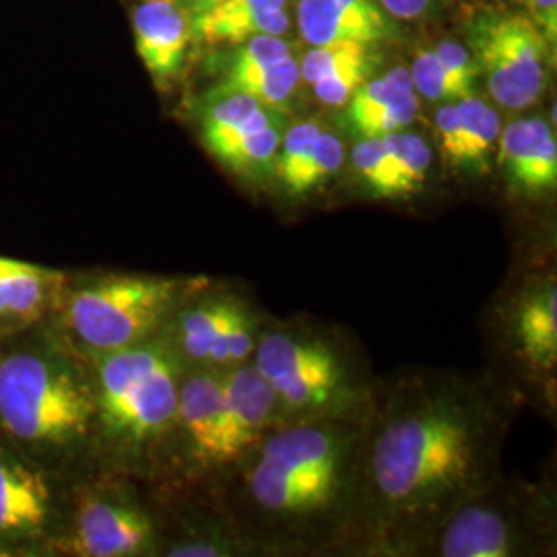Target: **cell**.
I'll list each match as a JSON object with an SVG mask.
<instances>
[{
	"mask_svg": "<svg viewBox=\"0 0 557 557\" xmlns=\"http://www.w3.org/2000/svg\"><path fill=\"white\" fill-rule=\"evenodd\" d=\"M485 418L450 388L400 403L384 419L370 457V481L384 512L418 522L457 506L483 467Z\"/></svg>",
	"mask_w": 557,
	"mask_h": 557,
	"instance_id": "cell-1",
	"label": "cell"
},
{
	"mask_svg": "<svg viewBox=\"0 0 557 557\" xmlns=\"http://www.w3.org/2000/svg\"><path fill=\"white\" fill-rule=\"evenodd\" d=\"M351 467V432L333 421L298 423L259 442L246 483L262 512L319 517L337 502Z\"/></svg>",
	"mask_w": 557,
	"mask_h": 557,
	"instance_id": "cell-2",
	"label": "cell"
},
{
	"mask_svg": "<svg viewBox=\"0 0 557 557\" xmlns=\"http://www.w3.org/2000/svg\"><path fill=\"white\" fill-rule=\"evenodd\" d=\"M178 361L163 343L143 341L103 351L98 363V407L112 438L143 444L176 421Z\"/></svg>",
	"mask_w": 557,
	"mask_h": 557,
	"instance_id": "cell-3",
	"label": "cell"
},
{
	"mask_svg": "<svg viewBox=\"0 0 557 557\" xmlns=\"http://www.w3.org/2000/svg\"><path fill=\"white\" fill-rule=\"evenodd\" d=\"M94 403L62 363L36 354L0 361V421L27 442L64 444L85 434Z\"/></svg>",
	"mask_w": 557,
	"mask_h": 557,
	"instance_id": "cell-4",
	"label": "cell"
},
{
	"mask_svg": "<svg viewBox=\"0 0 557 557\" xmlns=\"http://www.w3.org/2000/svg\"><path fill=\"white\" fill-rule=\"evenodd\" d=\"M193 283L184 278L112 275L81 287L69 304L77 337L98 351L143 343Z\"/></svg>",
	"mask_w": 557,
	"mask_h": 557,
	"instance_id": "cell-5",
	"label": "cell"
},
{
	"mask_svg": "<svg viewBox=\"0 0 557 557\" xmlns=\"http://www.w3.org/2000/svg\"><path fill=\"white\" fill-rule=\"evenodd\" d=\"M255 366L278 407L304 416H335L354 403L351 374L337 349L319 335L277 329L262 333Z\"/></svg>",
	"mask_w": 557,
	"mask_h": 557,
	"instance_id": "cell-6",
	"label": "cell"
},
{
	"mask_svg": "<svg viewBox=\"0 0 557 557\" xmlns=\"http://www.w3.org/2000/svg\"><path fill=\"white\" fill-rule=\"evenodd\" d=\"M473 48L494 100L522 110L547 85L549 40L527 15H490L475 25Z\"/></svg>",
	"mask_w": 557,
	"mask_h": 557,
	"instance_id": "cell-7",
	"label": "cell"
},
{
	"mask_svg": "<svg viewBox=\"0 0 557 557\" xmlns=\"http://www.w3.org/2000/svg\"><path fill=\"white\" fill-rule=\"evenodd\" d=\"M153 537L151 518L137 506L91 499L77 512L71 549L85 557L137 556L151 547Z\"/></svg>",
	"mask_w": 557,
	"mask_h": 557,
	"instance_id": "cell-8",
	"label": "cell"
},
{
	"mask_svg": "<svg viewBox=\"0 0 557 557\" xmlns=\"http://www.w3.org/2000/svg\"><path fill=\"white\" fill-rule=\"evenodd\" d=\"M180 421L193 457L202 465L221 467L230 462L227 455V405L223 376L205 372L180 386Z\"/></svg>",
	"mask_w": 557,
	"mask_h": 557,
	"instance_id": "cell-9",
	"label": "cell"
},
{
	"mask_svg": "<svg viewBox=\"0 0 557 557\" xmlns=\"http://www.w3.org/2000/svg\"><path fill=\"white\" fill-rule=\"evenodd\" d=\"M223 386L227 405V455L230 462H234L264 438L277 416L278 400L255 363L242 361L238 368L232 366L223 374Z\"/></svg>",
	"mask_w": 557,
	"mask_h": 557,
	"instance_id": "cell-10",
	"label": "cell"
},
{
	"mask_svg": "<svg viewBox=\"0 0 557 557\" xmlns=\"http://www.w3.org/2000/svg\"><path fill=\"white\" fill-rule=\"evenodd\" d=\"M499 163L518 193L541 195L557 184L556 135L541 119L518 120L499 137Z\"/></svg>",
	"mask_w": 557,
	"mask_h": 557,
	"instance_id": "cell-11",
	"label": "cell"
},
{
	"mask_svg": "<svg viewBox=\"0 0 557 557\" xmlns=\"http://www.w3.org/2000/svg\"><path fill=\"white\" fill-rule=\"evenodd\" d=\"M301 36L312 46L363 44L386 38L388 25L372 0H299Z\"/></svg>",
	"mask_w": 557,
	"mask_h": 557,
	"instance_id": "cell-12",
	"label": "cell"
},
{
	"mask_svg": "<svg viewBox=\"0 0 557 557\" xmlns=\"http://www.w3.org/2000/svg\"><path fill=\"white\" fill-rule=\"evenodd\" d=\"M517 351L539 372H554L557 363L556 278L537 281L517 299L510 320Z\"/></svg>",
	"mask_w": 557,
	"mask_h": 557,
	"instance_id": "cell-13",
	"label": "cell"
},
{
	"mask_svg": "<svg viewBox=\"0 0 557 557\" xmlns=\"http://www.w3.org/2000/svg\"><path fill=\"white\" fill-rule=\"evenodd\" d=\"M517 527L504 512L483 504H465L448 518L440 539V556L506 557L517 554Z\"/></svg>",
	"mask_w": 557,
	"mask_h": 557,
	"instance_id": "cell-14",
	"label": "cell"
},
{
	"mask_svg": "<svg viewBox=\"0 0 557 557\" xmlns=\"http://www.w3.org/2000/svg\"><path fill=\"white\" fill-rule=\"evenodd\" d=\"M137 50L156 77L178 73L188 46V27L172 0H151L135 11Z\"/></svg>",
	"mask_w": 557,
	"mask_h": 557,
	"instance_id": "cell-15",
	"label": "cell"
},
{
	"mask_svg": "<svg viewBox=\"0 0 557 557\" xmlns=\"http://www.w3.org/2000/svg\"><path fill=\"white\" fill-rule=\"evenodd\" d=\"M50 494L40 473L0 457V535L40 529L48 517Z\"/></svg>",
	"mask_w": 557,
	"mask_h": 557,
	"instance_id": "cell-16",
	"label": "cell"
},
{
	"mask_svg": "<svg viewBox=\"0 0 557 557\" xmlns=\"http://www.w3.org/2000/svg\"><path fill=\"white\" fill-rule=\"evenodd\" d=\"M416 94H403L386 79L363 83L351 96L347 120L363 139L403 131L418 114Z\"/></svg>",
	"mask_w": 557,
	"mask_h": 557,
	"instance_id": "cell-17",
	"label": "cell"
},
{
	"mask_svg": "<svg viewBox=\"0 0 557 557\" xmlns=\"http://www.w3.org/2000/svg\"><path fill=\"white\" fill-rule=\"evenodd\" d=\"M234 299H209L184 310L178 319V343L184 356L202 363L221 366L223 337L232 320L238 317Z\"/></svg>",
	"mask_w": 557,
	"mask_h": 557,
	"instance_id": "cell-18",
	"label": "cell"
},
{
	"mask_svg": "<svg viewBox=\"0 0 557 557\" xmlns=\"http://www.w3.org/2000/svg\"><path fill=\"white\" fill-rule=\"evenodd\" d=\"M0 281L9 317L36 320L48 298L59 289L62 275L29 262L0 257Z\"/></svg>",
	"mask_w": 557,
	"mask_h": 557,
	"instance_id": "cell-19",
	"label": "cell"
},
{
	"mask_svg": "<svg viewBox=\"0 0 557 557\" xmlns=\"http://www.w3.org/2000/svg\"><path fill=\"white\" fill-rule=\"evenodd\" d=\"M458 135L455 165L485 170L499 139V116L485 101L467 96L457 103Z\"/></svg>",
	"mask_w": 557,
	"mask_h": 557,
	"instance_id": "cell-20",
	"label": "cell"
},
{
	"mask_svg": "<svg viewBox=\"0 0 557 557\" xmlns=\"http://www.w3.org/2000/svg\"><path fill=\"white\" fill-rule=\"evenodd\" d=\"M289 27L283 9H248L238 13L205 11L197 20V34L211 44H239L255 36H281Z\"/></svg>",
	"mask_w": 557,
	"mask_h": 557,
	"instance_id": "cell-21",
	"label": "cell"
},
{
	"mask_svg": "<svg viewBox=\"0 0 557 557\" xmlns=\"http://www.w3.org/2000/svg\"><path fill=\"white\" fill-rule=\"evenodd\" d=\"M299 81V64L292 57L278 60L271 66L227 75L220 87L223 94H246L264 106H277L294 94Z\"/></svg>",
	"mask_w": 557,
	"mask_h": 557,
	"instance_id": "cell-22",
	"label": "cell"
},
{
	"mask_svg": "<svg viewBox=\"0 0 557 557\" xmlns=\"http://www.w3.org/2000/svg\"><path fill=\"white\" fill-rule=\"evenodd\" d=\"M354 168L361 182L368 186V190L380 199L407 197L398 178L395 161L386 151L382 137L363 139L359 143L354 149Z\"/></svg>",
	"mask_w": 557,
	"mask_h": 557,
	"instance_id": "cell-23",
	"label": "cell"
},
{
	"mask_svg": "<svg viewBox=\"0 0 557 557\" xmlns=\"http://www.w3.org/2000/svg\"><path fill=\"white\" fill-rule=\"evenodd\" d=\"M386 151L395 161L398 178L405 188V195H413L423 186L428 178V170L432 163V151L428 143L413 133H391L382 137Z\"/></svg>",
	"mask_w": 557,
	"mask_h": 557,
	"instance_id": "cell-24",
	"label": "cell"
},
{
	"mask_svg": "<svg viewBox=\"0 0 557 557\" xmlns=\"http://www.w3.org/2000/svg\"><path fill=\"white\" fill-rule=\"evenodd\" d=\"M343 163V145L335 135L320 133L308 158L301 163L296 178L289 184L292 195H306L326 178H331Z\"/></svg>",
	"mask_w": 557,
	"mask_h": 557,
	"instance_id": "cell-25",
	"label": "cell"
},
{
	"mask_svg": "<svg viewBox=\"0 0 557 557\" xmlns=\"http://www.w3.org/2000/svg\"><path fill=\"white\" fill-rule=\"evenodd\" d=\"M413 87L428 100H462L471 96V85L457 79L434 52H423L413 62Z\"/></svg>",
	"mask_w": 557,
	"mask_h": 557,
	"instance_id": "cell-26",
	"label": "cell"
},
{
	"mask_svg": "<svg viewBox=\"0 0 557 557\" xmlns=\"http://www.w3.org/2000/svg\"><path fill=\"white\" fill-rule=\"evenodd\" d=\"M368 46L363 44H331V46H314L312 52L306 54L301 62L299 75L308 83H317L335 75L343 69L356 66V64H368Z\"/></svg>",
	"mask_w": 557,
	"mask_h": 557,
	"instance_id": "cell-27",
	"label": "cell"
},
{
	"mask_svg": "<svg viewBox=\"0 0 557 557\" xmlns=\"http://www.w3.org/2000/svg\"><path fill=\"white\" fill-rule=\"evenodd\" d=\"M320 133L322 131H320L319 124L301 122V124H296L294 128H289V133L285 135L281 151L275 158V172H277L278 182L285 188H289L292 180L296 178L301 163L308 158V153L314 147Z\"/></svg>",
	"mask_w": 557,
	"mask_h": 557,
	"instance_id": "cell-28",
	"label": "cell"
},
{
	"mask_svg": "<svg viewBox=\"0 0 557 557\" xmlns=\"http://www.w3.org/2000/svg\"><path fill=\"white\" fill-rule=\"evenodd\" d=\"M287 57H289V46L278 40V36H255L239 48L238 57L232 62V69L227 75L264 69Z\"/></svg>",
	"mask_w": 557,
	"mask_h": 557,
	"instance_id": "cell-29",
	"label": "cell"
},
{
	"mask_svg": "<svg viewBox=\"0 0 557 557\" xmlns=\"http://www.w3.org/2000/svg\"><path fill=\"white\" fill-rule=\"evenodd\" d=\"M368 73H370V62L343 69V71H338V73L326 77V79L312 83L314 85V94L326 106H341V103H345L358 91L359 87L363 85L366 77H368Z\"/></svg>",
	"mask_w": 557,
	"mask_h": 557,
	"instance_id": "cell-30",
	"label": "cell"
},
{
	"mask_svg": "<svg viewBox=\"0 0 557 557\" xmlns=\"http://www.w3.org/2000/svg\"><path fill=\"white\" fill-rule=\"evenodd\" d=\"M434 57L457 77V79L467 83L473 87L475 77H478V64L471 60L469 52L455 41H444L434 50Z\"/></svg>",
	"mask_w": 557,
	"mask_h": 557,
	"instance_id": "cell-31",
	"label": "cell"
},
{
	"mask_svg": "<svg viewBox=\"0 0 557 557\" xmlns=\"http://www.w3.org/2000/svg\"><path fill=\"white\" fill-rule=\"evenodd\" d=\"M386 11L400 20H416L428 11L432 0H382Z\"/></svg>",
	"mask_w": 557,
	"mask_h": 557,
	"instance_id": "cell-32",
	"label": "cell"
},
{
	"mask_svg": "<svg viewBox=\"0 0 557 557\" xmlns=\"http://www.w3.org/2000/svg\"><path fill=\"white\" fill-rule=\"evenodd\" d=\"M384 79L388 81L393 87H397L403 94H413V77L407 69H393Z\"/></svg>",
	"mask_w": 557,
	"mask_h": 557,
	"instance_id": "cell-33",
	"label": "cell"
},
{
	"mask_svg": "<svg viewBox=\"0 0 557 557\" xmlns=\"http://www.w3.org/2000/svg\"><path fill=\"white\" fill-rule=\"evenodd\" d=\"M221 0H195V4H197V9H199V13H205V11H209V9H213L215 4H220Z\"/></svg>",
	"mask_w": 557,
	"mask_h": 557,
	"instance_id": "cell-34",
	"label": "cell"
},
{
	"mask_svg": "<svg viewBox=\"0 0 557 557\" xmlns=\"http://www.w3.org/2000/svg\"><path fill=\"white\" fill-rule=\"evenodd\" d=\"M7 301H4V292H2V281H0V319H7Z\"/></svg>",
	"mask_w": 557,
	"mask_h": 557,
	"instance_id": "cell-35",
	"label": "cell"
}]
</instances>
